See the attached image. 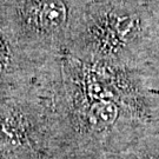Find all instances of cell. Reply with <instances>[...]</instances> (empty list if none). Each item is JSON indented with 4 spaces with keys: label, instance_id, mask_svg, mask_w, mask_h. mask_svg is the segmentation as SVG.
Instances as JSON below:
<instances>
[{
    "label": "cell",
    "instance_id": "6da1fadb",
    "mask_svg": "<svg viewBox=\"0 0 159 159\" xmlns=\"http://www.w3.org/2000/svg\"><path fill=\"white\" fill-rule=\"evenodd\" d=\"M152 20L144 0H89L65 52L83 60L143 67Z\"/></svg>",
    "mask_w": 159,
    "mask_h": 159
},
{
    "label": "cell",
    "instance_id": "7a4b0ae2",
    "mask_svg": "<svg viewBox=\"0 0 159 159\" xmlns=\"http://www.w3.org/2000/svg\"><path fill=\"white\" fill-rule=\"evenodd\" d=\"M89 0H0V29L44 66L66 51Z\"/></svg>",
    "mask_w": 159,
    "mask_h": 159
},
{
    "label": "cell",
    "instance_id": "3957f363",
    "mask_svg": "<svg viewBox=\"0 0 159 159\" xmlns=\"http://www.w3.org/2000/svg\"><path fill=\"white\" fill-rule=\"evenodd\" d=\"M41 67L26 57L0 29V98L30 90Z\"/></svg>",
    "mask_w": 159,
    "mask_h": 159
},
{
    "label": "cell",
    "instance_id": "277c9868",
    "mask_svg": "<svg viewBox=\"0 0 159 159\" xmlns=\"http://www.w3.org/2000/svg\"><path fill=\"white\" fill-rule=\"evenodd\" d=\"M153 20L150 31L148 48L143 67L148 71L154 87L159 85V13H152Z\"/></svg>",
    "mask_w": 159,
    "mask_h": 159
},
{
    "label": "cell",
    "instance_id": "5b68a950",
    "mask_svg": "<svg viewBox=\"0 0 159 159\" xmlns=\"http://www.w3.org/2000/svg\"><path fill=\"white\" fill-rule=\"evenodd\" d=\"M152 13H159V0H144Z\"/></svg>",
    "mask_w": 159,
    "mask_h": 159
}]
</instances>
